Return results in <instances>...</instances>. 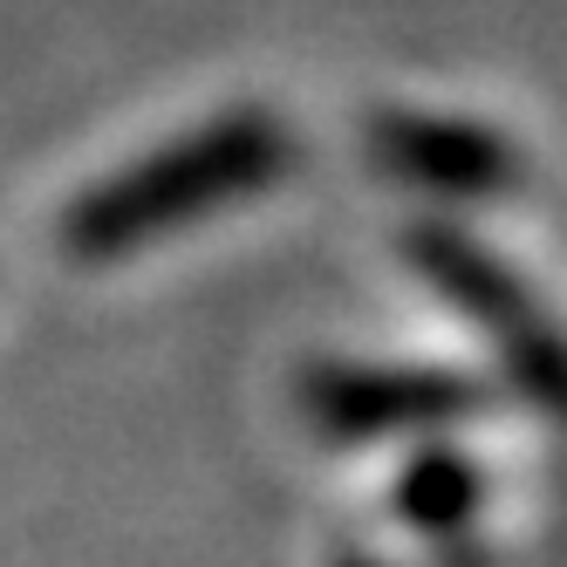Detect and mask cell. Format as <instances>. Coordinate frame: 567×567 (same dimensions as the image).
<instances>
[{
    "label": "cell",
    "instance_id": "1",
    "mask_svg": "<svg viewBox=\"0 0 567 567\" xmlns=\"http://www.w3.org/2000/svg\"><path fill=\"white\" fill-rule=\"evenodd\" d=\"M295 157H301V137L280 110L267 103L219 110L206 124H192L185 137L131 157L124 172L96 178L90 192H75L62 213V254L75 267L131 260L151 239L274 192L295 172Z\"/></svg>",
    "mask_w": 567,
    "mask_h": 567
},
{
    "label": "cell",
    "instance_id": "2",
    "mask_svg": "<svg viewBox=\"0 0 567 567\" xmlns=\"http://www.w3.org/2000/svg\"><path fill=\"white\" fill-rule=\"evenodd\" d=\"M403 267L452 308L465 329H478L499 355V377L513 396H526L540 417H554L567 431V329L540 308V295L472 233L444 226V219H417L403 226Z\"/></svg>",
    "mask_w": 567,
    "mask_h": 567
},
{
    "label": "cell",
    "instance_id": "3",
    "mask_svg": "<svg viewBox=\"0 0 567 567\" xmlns=\"http://www.w3.org/2000/svg\"><path fill=\"white\" fill-rule=\"evenodd\" d=\"M301 417L329 444H390L458 431L493 411V390L437 362H315L301 370Z\"/></svg>",
    "mask_w": 567,
    "mask_h": 567
},
{
    "label": "cell",
    "instance_id": "4",
    "mask_svg": "<svg viewBox=\"0 0 567 567\" xmlns=\"http://www.w3.org/2000/svg\"><path fill=\"white\" fill-rule=\"evenodd\" d=\"M370 157L437 198H513L526 178V157L499 124L478 116H444V110H377L362 124Z\"/></svg>",
    "mask_w": 567,
    "mask_h": 567
},
{
    "label": "cell",
    "instance_id": "5",
    "mask_svg": "<svg viewBox=\"0 0 567 567\" xmlns=\"http://www.w3.org/2000/svg\"><path fill=\"white\" fill-rule=\"evenodd\" d=\"M390 506L417 540H452L485 513V465L465 452L452 431L411 437V458L390 478Z\"/></svg>",
    "mask_w": 567,
    "mask_h": 567
},
{
    "label": "cell",
    "instance_id": "6",
    "mask_svg": "<svg viewBox=\"0 0 567 567\" xmlns=\"http://www.w3.org/2000/svg\"><path fill=\"white\" fill-rule=\"evenodd\" d=\"M336 567H383V560H377V554H342Z\"/></svg>",
    "mask_w": 567,
    "mask_h": 567
}]
</instances>
